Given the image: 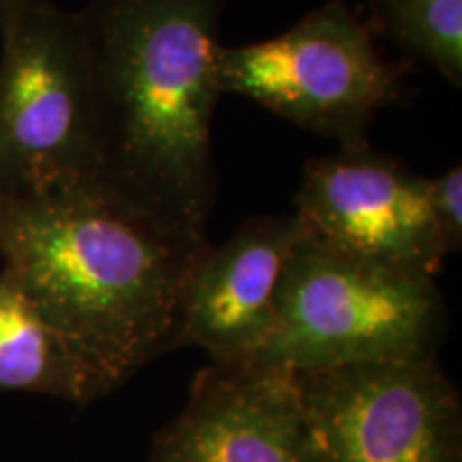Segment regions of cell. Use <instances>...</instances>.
<instances>
[{
    "label": "cell",
    "instance_id": "1",
    "mask_svg": "<svg viewBox=\"0 0 462 462\" xmlns=\"http://www.w3.org/2000/svg\"><path fill=\"white\" fill-rule=\"evenodd\" d=\"M223 0H90L86 28L101 184L208 238Z\"/></svg>",
    "mask_w": 462,
    "mask_h": 462
},
{
    "label": "cell",
    "instance_id": "2",
    "mask_svg": "<svg viewBox=\"0 0 462 462\" xmlns=\"http://www.w3.org/2000/svg\"><path fill=\"white\" fill-rule=\"evenodd\" d=\"M208 246L101 182L45 198L0 195L3 268L109 394L170 354L182 289Z\"/></svg>",
    "mask_w": 462,
    "mask_h": 462
},
{
    "label": "cell",
    "instance_id": "3",
    "mask_svg": "<svg viewBox=\"0 0 462 462\" xmlns=\"http://www.w3.org/2000/svg\"><path fill=\"white\" fill-rule=\"evenodd\" d=\"M446 326L437 279L345 255L304 234L282 274L270 334L246 366L310 373L435 360Z\"/></svg>",
    "mask_w": 462,
    "mask_h": 462
},
{
    "label": "cell",
    "instance_id": "4",
    "mask_svg": "<svg viewBox=\"0 0 462 462\" xmlns=\"http://www.w3.org/2000/svg\"><path fill=\"white\" fill-rule=\"evenodd\" d=\"M0 42V195L45 198L101 182L82 14L24 0Z\"/></svg>",
    "mask_w": 462,
    "mask_h": 462
},
{
    "label": "cell",
    "instance_id": "5",
    "mask_svg": "<svg viewBox=\"0 0 462 462\" xmlns=\"http://www.w3.org/2000/svg\"><path fill=\"white\" fill-rule=\"evenodd\" d=\"M217 84L340 148H360L379 109L402 99L404 71L381 56L371 26L330 0L279 37L221 43Z\"/></svg>",
    "mask_w": 462,
    "mask_h": 462
},
{
    "label": "cell",
    "instance_id": "6",
    "mask_svg": "<svg viewBox=\"0 0 462 462\" xmlns=\"http://www.w3.org/2000/svg\"><path fill=\"white\" fill-rule=\"evenodd\" d=\"M321 462H462V402L435 360L296 373Z\"/></svg>",
    "mask_w": 462,
    "mask_h": 462
},
{
    "label": "cell",
    "instance_id": "7",
    "mask_svg": "<svg viewBox=\"0 0 462 462\" xmlns=\"http://www.w3.org/2000/svg\"><path fill=\"white\" fill-rule=\"evenodd\" d=\"M296 217L309 238L401 273L437 279L448 257L429 178L371 143L306 161Z\"/></svg>",
    "mask_w": 462,
    "mask_h": 462
},
{
    "label": "cell",
    "instance_id": "8",
    "mask_svg": "<svg viewBox=\"0 0 462 462\" xmlns=\"http://www.w3.org/2000/svg\"><path fill=\"white\" fill-rule=\"evenodd\" d=\"M150 462H321L296 373L217 366L152 439Z\"/></svg>",
    "mask_w": 462,
    "mask_h": 462
},
{
    "label": "cell",
    "instance_id": "9",
    "mask_svg": "<svg viewBox=\"0 0 462 462\" xmlns=\"http://www.w3.org/2000/svg\"><path fill=\"white\" fill-rule=\"evenodd\" d=\"M304 227L296 215L253 217L190 270L170 351L199 346L217 366H246L274 321L282 274Z\"/></svg>",
    "mask_w": 462,
    "mask_h": 462
},
{
    "label": "cell",
    "instance_id": "10",
    "mask_svg": "<svg viewBox=\"0 0 462 462\" xmlns=\"http://www.w3.org/2000/svg\"><path fill=\"white\" fill-rule=\"evenodd\" d=\"M0 390L88 404L109 392L82 351L0 268Z\"/></svg>",
    "mask_w": 462,
    "mask_h": 462
},
{
    "label": "cell",
    "instance_id": "11",
    "mask_svg": "<svg viewBox=\"0 0 462 462\" xmlns=\"http://www.w3.org/2000/svg\"><path fill=\"white\" fill-rule=\"evenodd\" d=\"M373 24L421 58L449 84H462V0H366Z\"/></svg>",
    "mask_w": 462,
    "mask_h": 462
},
{
    "label": "cell",
    "instance_id": "12",
    "mask_svg": "<svg viewBox=\"0 0 462 462\" xmlns=\"http://www.w3.org/2000/svg\"><path fill=\"white\" fill-rule=\"evenodd\" d=\"M430 212L448 255L462 246V167L454 165L437 178H429Z\"/></svg>",
    "mask_w": 462,
    "mask_h": 462
},
{
    "label": "cell",
    "instance_id": "13",
    "mask_svg": "<svg viewBox=\"0 0 462 462\" xmlns=\"http://www.w3.org/2000/svg\"><path fill=\"white\" fill-rule=\"evenodd\" d=\"M22 3H24V0H0V26L7 22V17L14 14Z\"/></svg>",
    "mask_w": 462,
    "mask_h": 462
}]
</instances>
